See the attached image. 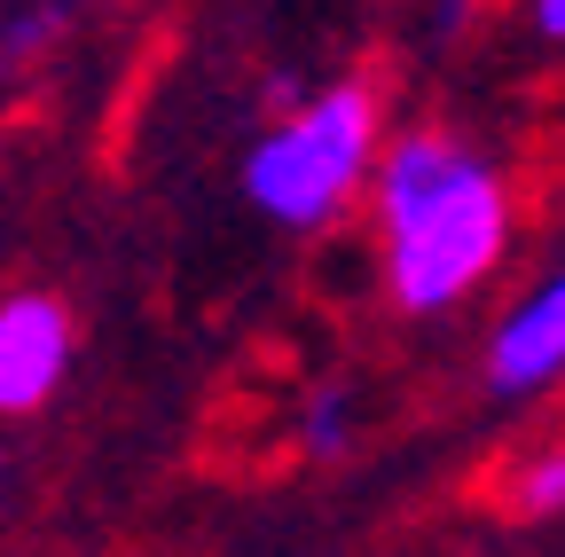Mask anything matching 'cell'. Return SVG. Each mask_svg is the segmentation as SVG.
Masks as SVG:
<instances>
[{
    "label": "cell",
    "instance_id": "3",
    "mask_svg": "<svg viewBox=\"0 0 565 557\" xmlns=\"http://www.w3.org/2000/svg\"><path fill=\"white\" fill-rule=\"evenodd\" d=\"M557 377H565V259L487 338V385L494 393H550Z\"/></svg>",
    "mask_w": 565,
    "mask_h": 557
},
{
    "label": "cell",
    "instance_id": "4",
    "mask_svg": "<svg viewBox=\"0 0 565 557\" xmlns=\"http://www.w3.org/2000/svg\"><path fill=\"white\" fill-rule=\"evenodd\" d=\"M71 369V314L47 291H17L0 307V408L32 416Z\"/></svg>",
    "mask_w": 565,
    "mask_h": 557
},
{
    "label": "cell",
    "instance_id": "7",
    "mask_svg": "<svg viewBox=\"0 0 565 557\" xmlns=\"http://www.w3.org/2000/svg\"><path fill=\"white\" fill-rule=\"evenodd\" d=\"M79 9H87V0H24V9L9 17V63H24V55H40L47 40H63Z\"/></svg>",
    "mask_w": 565,
    "mask_h": 557
},
{
    "label": "cell",
    "instance_id": "9",
    "mask_svg": "<svg viewBox=\"0 0 565 557\" xmlns=\"http://www.w3.org/2000/svg\"><path fill=\"white\" fill-rule=\"evenodd\" d=\"M534 32L565 47V0H534Z\"/></svg>",
    "mask_w": 565,
    "mask_h": 557
},
{
    "label": "cell",
    "instance_id": "8",
    "mask_svg": "<svg viewBox=\"0 0 565 557\" xmlns=\"http://www.w3.org/2000/svg\"><path fill=\"white\" fill-rule=\"evenodd\" d=\"M463 17H471V0H433V40H456Z\"/></svg>",
    "mask_w": 565,
    "mask_h": 557
},
{
    "label": "cell",
    "instance_id": "5",
    "mask_svg": "<svg viewBox=\"0 0 565 557\" xmlns=\"http://www.w3.org/2000/svg\"><path fill=\"white\" fill-rule=\"evenodd\" d=\"M299 448L315 463H338L353 448V400H345V385H315L299 400Z\"/></svg>",
    "mask_w": 565,
    "mask_h": 557
},
{
    "label": "cell",
    "instance_id": "2",
    "mask_svg": "<svg viewBox=\"0 0 565 557\" xmlns=\"http://www.w3.org/2000/svg\"><path fill=\"white\" fill-rule=\"evenodd\" d=\"M385 126H377V95L362 79L299 95V110H282L252 158H244V196L275 228H330L362 189H377L385 165Z\"/></svg>",
    "mask_w": 565,
    "mask_h": 557
},
{
    "label": "cell",
    "instance_id": "1",
    "mask_svg": "<svg viewBox=\"0 0 565 557\" xmlns=\"http://www.w3.org/2000/svg\"><path fill=\"white\" fill-rule=\"evenodd\" d=\"M377 251H385V283L408 314H448L463 307L511 236V196L471 142L440 126L393 133V150L377 165Z\"/></svg>",
    "mask_w": 565,
    "mask_h": 557
},
{
    "label": "cell",
    "instance_id": "6",
    "mask_svg": "<svg viewBox=\"0 0 565 557\" xmlns=\"http://www.w3.org/2000/svg\"><path fill=\"white\" fill-rule=\"evenodd\" d=\"M511 511H526V518L565 511V448H534V456L511 471Z\"/></svg>",
    "mask_w": 565,
    "mask_h": 557
}]
</instances>
